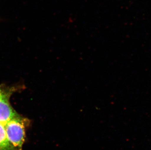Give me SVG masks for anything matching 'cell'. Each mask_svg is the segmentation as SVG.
Wrapping results in <instances>:
<instances>
[{
  "mask_svg": "<svg viewBox=\"0 0 151 150\" xmlns=\"http://www.w3.org/2000/svg\"><path fill=\"white\" fill-rule=\"evenodd\" d=\"M0 150H12L6 135L5 124L0 123Z\"/></svg>",
  "mask_w": 151,
  "mask_h": 150,
  "instance_id": "obj_3",
  "label": "cell"
},
{
  "mask_svg": "<svg viewBox=\"0 0 151 150\" xmlns=\"http://www.w3.org/2000/svg\"><path fill=\"white\" fill-rule=\"evenodd\" d=\"M20 116L5 124L6 135L12 150H22L25 139V125Z\"/></svg>",
  "mask_w": 151,
  "mask_h": 150,
  "instance_id": "obj_1",
  "label": "cell"
},
{
  "mask_svg": "<svg viewBox=\"0 0 151 150\" xmlns=\"http://www.w3.org/2000/svg\"><path fill=\"white\" fill-rule=\"evenodd\" d=\"M14 90L9 89L6 87L0 86V99L4 98H9L12 92Z\"/></svg>",
  "mask_w": 151,
  "mask_h": 150,
  "instance_id": "obj_4",
  "label": "cell"
},
{
  "mask_svg": "<svg viewBox=\"0 0 151 150\" xmlns=\"http://www.w3.org/2000/svg\"><path fill=\"white\" fill-rule=\"evenodd\" d=\"M19 116L9 102V98L0 99V123L6 124Z\"/></svg>",
  "mask_w": 151,
  "mask_h": 150,
  "instance_id": "obj_2",
  "label": "cell"
}]
</instances>
